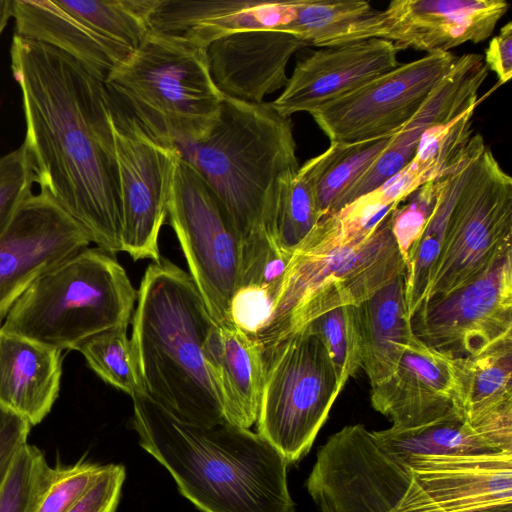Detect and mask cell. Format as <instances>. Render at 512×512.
Segmentation results:
<instances>
[{
	"label": "cell",
	"mask_w": 512,
	"mask_h": 512,
	"mask_svg": "<svg viewBox=\"0 0 512 512\" xmlns=\"http://www.w3.org/2000/svg\"><path fill=\"white\" fill-rule=\"evenodd\" d=\"M12 17V0H0V36Z\"/></svg>",
	"instance_id": "obj_45"
},
{
	"label": "cell",
	"mask_w": 512,
	"mask_h": 512,
	"mask_svg": "<svg viewBox=\"0 0 512 512\" xmlns=\"http://www.w3.org/2000/svg\"><path fill=\"white\" fill-rule=\"evenodd\" d=\"M62 360V350L0 327V405L42 422L59 395Z\"/></svg>",
	"instance_id": "obj_22"
},
{
	"label": "cell",
	"mask_w": 512,
	"mask_h": 512,
	"mask_svg": "<svg viewBox=\"0 0 512 512\" xmlns=\"http://www.w3.org/2000/svg\"><path fill=\"white\" fill-rule=\"evenodd\" d=\"M167 217L214 324L231 323L243 239L214 191L182 157L175 167Z\"/></svg>",
	"instance_id": "obj_11"
},
{
	"label": "cell",
	"mask_w": 512,
	"mask_h": 512,
	"mask_svg": "<svg viewBox=\"0 0 512 512\" xmlns=\"http://www.w3.org/2000/svg\"><path fill=\"white\" fill-rule=\"evenodd\" d=\"M362 338V368L371 387L385 381L396 369L412 336L402 271L357 306Z\"/></svg>",
	"instance_id": "obj_25"
},
{
	"label": "cell",
	"mask_w": 512,
	"mask_h": 512,
	"mask_svg": "<svg viewBox=\"0 0 512 512\" xmlns=\"http://www.w3.org/2000/svg\"><path fill=\"white\" fill-rule=\"evenodd\" d=\"M306 488L319 512H387L343 429L319 447Z\"/></svg>",
	"instance_id": "obj_26"
},
{
	"label": "cell",
	"mask_w": 512,
	"mask_h": 512,
	"mask_svg": "<svg viewBox=\"0 0 512 512\" xmlns=\"http://www.w3.org/2000/svg\"><path fill=\"white\" fill-rule=\"evenodd\" d=\"M126 472L122 465H104L101 473L68 512H116Z\"/></svg>",
	"instance_id": "obj_42"
},
{
	"label": "cell",
	"mask_w": 512,
	"mask_h": 512,
	"mask_svg": "<svg viewBox=\"0 0 512 512\" xmlns=\"http://www.w3.org/2000/svg\"><path fill=\"white\" fill-rule=\"evenodd\" d=\"M177 148L214 191L243 240L261 224L274 181L300 167L292 121L270 102L223 96L209 133Z\"/></svg>",
	"instance_id": "obj_4"
},
{
	"label": "cell",
	"mask_w": 512,
	"mask_h": 512,
	"mask_svg": "<svg viewBox=\"0 0 512 512\" xmlns=\"http://www.w3.org/2000/svg\"><path fill=\"white\" fill-rule=\"evenodd\" d=\"M454 359L456 410L474 427L512 434V336Z\"/></svg>",
	"instance_id": "obj_24"
},
{
	"label": "cell",
	"mask_w": 512,
	"mask_h": 512,
	"mask_svg": "<svg viewBox=\"0 0 512 512\" xmlns=\"http://www.w3.org/2000/svg\"><path fill=\"white\" fill-rule=\"evenodd\" d=\"M306 46L289 32L253 29L217 38L204 51L212 81L223 96L261 103L285 87L290 58Z\"/></svg>",
	"instance_id": "obj_19"
},
{
	"label": "cell",
	"mask_w": 512,
	"mask_h": 512,
	"mask_svg": "<svg viewBox=\"0 0 512 512\" xmlns=\"http://www.w3.org/2000/svg\"><path fill=\"white\" fill-rule=\"evenodd\" d=\"M103 466L80 460L73 465L54 467L51 482L35 512H68L95 482Z\"/></svg>",
	"instance_id": "obj_39"
},
{
	"label": "cell",
	"mask_w": 512,
	"mask_h": 512,
	"mask_svg": "<svg viewBox=\"0 0 512 512\" xmlns=\"http://www.w3.org/2000/svg\"><path fill=\"white\" fill-rule=\"evenodd\" d=\"M485 65L495 72L499 83L504 84L512 77V24L504 25L499 34L492 38L485 56Z\"/></svg>",
	"instance_id": "obj_44"
},
{
	"label": "cell",
	"mask_w": 512,
	"mask_h": 512,
	"mask_svg": "<svg viewBox=\"0 0 512 512\" xmlns=\"http://www.w3.org/2000/svg\"><path fill=\"white\" fill-rule=\"evenodd\" d=\"M410 328L424 344L452 358L512 336V253L465 286L420 304Z\"/></svg>",
	"instance_id": "obj_14"
},
{
	"label": "cell",
	"mask_w": 512,
	"mask_h": 512,
	"mask_svg": "<svg viewBox=\"0 0 512 512\" xmlns=\"http://www.w3.org/2000/svg\"><path fill=\"white\" fill-rule=\"evenodd\" d=\"M391 213L360 242L338 246L310 231L294 248L275 293L271 322L256 339L264 349L332 309L358 306L405 271Z\"/></svg>",
	"instance_id": "obj_6"
},
{
	"label": "cell",
	"mask_w": 512,
	"mask_h": 512,
	"mask_svg": "<svg viewBox=\"0 0 512 512\" xmlns=\"http://www.w3.org/2000/svg\"><path fill=\"white\" fill-rule=\"evenodd\" d=\"M10 55L35 183L98 248L121 252L118 165L104 83L64 52L17 34Z\"/></svg>",
	"instance_id": "obj_1"
},
{
	"label": "cell",
	"mask_w": 512,
	"mask_h": 512,
	"mask_svg": "<svg viewBox=\"0 0 512 512\" xmlns=\"http://www.w3.org/2000/svg\"><path fill=\"white\" fill-rule=\"evenodd\" d=\"M455 359L416 338L413 333L395 371L371 387L373 408L392 427L412 429L432 423L454 408Z\"/></svg>",
	"instance_id": "obj_20"
},
{
	"label": "cell",
	"mask_w": 512,
	"mask_h": 512,
	"mask_svg": "<svg viewBox=\"0 0 512 512\" xmlns=\"http://www.w3.org/2000/svg\"><path fill=\"white\" fill-rule=\"evenodd\" d=\"M139 445L167 469L202 512H295L288 463L257 432L226 420L184 421L145 391L132 396Z\"/></svg>",
	"instance_id": "obj_2"
},
{
	"label": "cell",
	"mask_w": 512,
	"mask_h": 512,
	"mask_svg": "<svg viewBox=\"0 0 512 512\" xmlns=\"http://www.w3.org/2000/svg\"><path fill=\"white\" fill-rule=\"evenodd\" d=\"M159 0H55L71 15L130 51L151 33L150 16Z\"/></svg>",
	"instance_id": "obj_32"
},
{
	"label": "cell",
	"mask_w": 512,
	"mask_h": 512,
	"mask_svg": "<svg viewBox=\"0 0 512 512\" xmlns=\"http://www.w3.org/2000/svg\"><path fill=\"white\" fill-rule=\"evenodd\" d=\"M379 448L396 460L422 455H465L512 451V436L472 426L454 407L417 428L372 431Z\"/></svg>",
	"instance_id": "obj_27"
},
{
	"label": "cell",
	"mask_w": 512,
	"mask_h": 512,
	"mask_svg": "<svg viewBox=\"0 0 512 512\" xmlns=\"http://www.w3.org/2000/svg\"><path fill=\"white\" fill-rule=\"evenodd\" d=\"M440 178L426 182L401 201L391 213V230L405 267L435 205Z\"/></svg>",
	"instance_id": "obj_38"
},
{
	"label": "cell",
	"mask_w": 512,
	"mask_h": 512,
	"mask_svg": "<svg viewBox=\"0 0 512 512\" xmlns=\"http://www.w3.org/2000/svg\"><path fill=\"white\" fill-rule=\"evenodd\" d=\"M88 366L106 383L131 397L144 388L138 373L127 328L99 332L78 344Z\"/></svg>",
	"instance_id": "obj_33"
},
{
	"label": "cell",
	"mask_w": 512,
	"mask_h": 512,
	"mask_svg": "<svg viewBox=\"0 0 512 512\" xmlns=\"http://www.w3.org/2000/svg\"><path fill=\"white\" fill-rule=\"evenodd\" d=\"M487 75L488 68L482 55L467 53L457 56L449 73L438 83L413 118L393 135L388 147L347 189L334 212L375 190L407 166L426 130L446 124L475 108L479 88Z\"/></svg>",
	"instance_id": "obj_18"
},
{
	"label": "cell",
	"mask_w": 512,
	"mask_h": 512,
	"mask_svg": "<svg viewBox=\"0 0 512 512\" xmlns=\"http://www.w3.org/2000/svg\"><path fill=\"white\" fill-rule=\"evenodd\" d=\"M474 110L471 108L458 118L423 133L410 163L425 182L440 178L470 150L477 137L472 128Z\"/></svg>",
	"instance_id": "obj_34"
},
{
	"label": "cell",
	"mask_w": 512,
	"mask_h": 512,
	"mask_svg": "<svg viewBox=\"0 0 512 512\" xmlns=\"http://www.w3.org/2000/svg\"><path fill=\"white\" fill-rule=\"evenodd\" d=\"M33 183L35 176L24 144L0 156V235L32 193Z\"/></svg>",
	"instance_id": "obj_40"
},
{
	"label": "cell",
	"mask_w": 512,
	"mask_h": 512,
	"mask_svg": "<svg viewBox=\"0 0 512 512\" xmlns=\"http://www.w3.org/2000/svg\"><path fill=\"white\" fill-rule=\"evenodd\" d=\"M207 369L224 419L249 429L256 423L264 378V349L232 323L210 329L204 344Z\"/></svg>",
	"instance_id": "obj_21"
},
{
	"label": "cell",
	"mask_w": 512,
	"mask_h": 512,
	"mask_svg": "<svg viewBox=\"0 0 512 512\" xmlns=\"http://www.w3.org/2000/svg\"><path fill=\"white\" fill-rule=\"evenodd\" d=\"M104 86L150 136L176 148L209 133L223 100L204 48L183 36L157 32L114 68Z\"/></svg>",
	"instance_id": "obj_5"
},
{
	"label": "cell",
	"mask_w": 512,
	"mask_h": 512,
	"mask_svg": "<svg viewBox=\"0 0 512 512\" xmlns=\"http://www.w3.org/2000/svg\"><path fill=\"white\" fill-rule=\"evenodd\" d=\"M324 344L309 327L264 349L257 433L293 464L305 456L341 391Z\"/></svg>",
	"instance_id": "obj_9"
},
{
	"label": "cell",
	"mask_w": 512,
	"mask_h": 512,
	"mask_svg": "<svg viewBox=\"0 0 512 512\" xmlns=\"http://www.w3.org/2000/svg\"><path fill=\"white\" fill-rule=\"evenodd\" d=\"M292 255L293 251L282 249L259 224L243 240L239 286L259 285L277 291Z\"/></svg>",
	"instance_id": "obj_37"
},
{
	"label": "cell",
	"mask_w": 512,
	"mask_h": 512,
	"mask_svg": "<svg viewBox=\"0 0 512 512\" xmlns=\"http://www.w3.org/2000/svg\"><path fill=\"white\" fill-rule=\"evenodd\" d=\"M306 326L324 344L343 389L347 380L362 367V338L357 306L332 309Z\"/></svg>",
	"instance_id": "obj_35"
},
{
	"label": "cell",
	"mask_w": 512,
	"mask_h": 512,
	"mask_svg": "<svg viewBox=\"0 0 512 512\" xmlns=\"http://www.w3.org/2000/svg\"><path fill=\"white\" fill-rule=\"evenodd\" d=\"M392 137L331 142L327 150L299 167L313 190L321 218L335 211L343 194L388 147Z\"/></svg>",
	"instance_id": "obj_29"
},
{
	"label": "cell",
	"mask_w": 512,
	"mask_h": 512,
	"mask_svg": "<svg viewBox=\"0 0 512 512\" xmlns=\"http://www.w3.org/2000/svg\"><path fill=\"white\" fill-rule=\"evenodd\" d=\"M15 34L52 46L104 83L132 51L97 33L51 0H12Z\"/></svg>",
	"instance_id": "obj_23"
},
{
	"label": "cell",
	"mask_w": 512,
	"mask_h": 512,
	"mask_svg": "<svg viewBox=\"0 0 512 512\" xmlns=\"http://www.w3.org/2000/svg\"><path fill=\"white\" fill-rule=\"evenodd\" d=\"M398 52L383 39L320 48L298 60L282 93L270 103L286 118L310 113L398 67Z\"/></svg>",
	"instance_id": "obj_17"
},
{
	"label": "cell",
	"mask_w": 512,
	"mask_h": 512,
	"mask_svg": "<svg viewBox=\"0 0 512 512\" xmlns=\"http://www.w3.org/2000/svg\"><path fill=\"white\" fill-rule=\"evenodd\" d=\"M313 190L298 170L281 174L267 192L261 224L287 251L294 248L320 221Z\"/></svg>",
	"instance_id": "obj_30"
},
{
	"label": "cell",
	"mask_w": 512,
	"mask_h": 512,
	"mask_svg": "<svg viewBox=\"0 0 512 512\" xmlns=\"http://www.w3.org/2000/svg\"><path fill=\"white\" fill-rule=\"evenodd\" d=\"M511 253L512 179L486 145L459 189L422 303L465 286Z\"/></svg>",
	"instance_id": "obj_10"
},
{
	"label": "cell",
	"mask_w": 512,
	"mask_h": 512,
	"mask_svg": "<svg viewBox=\"0 0 512 512\" xmlns=\"http://www.w3.org/2000/svg\"><path fill=\"white\" fill-rule=\"evenodd\" d=\"M90 243L82 227L48 191L31 193L0 235V327L40 276Z\"/></svg>",
	"instance_id": "obj_15"
},
{
	"label": "cell",
	"mask_w": 512,
	"mask_h": 512,
	"mask_svg": "<svg viewBox=\"0 0 512 512\" xmlns=\"http://www.w3.org/2000/svg\"><path fill=\"white\" fill-rule=\"evenodd\" d=\"M108 97L120 186L122 251L135 261L159 262V233L167 218L170 189L181 154L178 148L150 136Z\"/></svg>",
	"instance_id": "obj_12"
},
{
	"label": "cell",
	"mask_w": 512,
	"mask_h": 512,
	"mask_svg": "<svg viewBox=\"0 0 512 512\" xmlns=\"http://www.w3.org/2000/svg\"><path fill=\"white\" fill-rule=\"evenodd\" d=\"M508 9L503 0H395L364 22L358 41L383 39L399 50L449 52L488 39Z\"/></svg>",
	"instance_id": "obj_16"
},
{
	"label": "cell",
	"mask_w": 512,
	"mask_h": 512,
	"mask_svg": "<svg viewBox=\"0 0 512 512\" xmlns=\"http://www.w3.org/2000/svg\"><path fill=\"white\" fill-rule=\"evenodd\" d=\"M485 147L482 135L478 134L467 154L440 177L434 208L405 267V296L409 317L423 301L459 189L471 164Z\"/></svg>",
	"instance_id": "obj_28"
},
{
	"label": "cell",
	"mask_w": 512,
	"mask_h": 512,
	"mask_svg": "<svg viewBox=\"0 0 512 512\" xmlns=\"http://www.w3.org/2000/svg\"><path fill=\"white\" fill-rule=\"evenodd\" d=\"M456 59L450 51L426 54L309 114L330 142L355 143L392 136L418 112Z\"/></svg>",
	"instance_id": "obj_13"
},
{
	"label": "cell",
	"mask_w": 512,
	"mask_h": 512,
	"mask_svg": "<svg viewBox=\"0 0 512 512\" xmlns=\"http://www.w3.org/2000/svg\"><path fill=\"white\" fill-rule=\"evenodd\" d=\"M372 458L387 512H512V451Z\"/></svg>",
	"instance_id": "obj_8"
},
{
	"label": "cell",
	"mask_w": 512,
	"mask_h": 512,
	"mask_svg": "<svg viewBox=\"0 0 512 512\" xmlns=\"http://www.w3.org/2000/svg\"><path fill=\"white\" fill-rule=\"evenodd\" d=\"M293 20L275 30L320 48L357 42L362 24L376 11L366 1L294 0Z\"/></svg>",
	"instance_id": "obj_31"
},
{
	"label": "cell",
	"mask_w": 512,
	"mask_h": 512,
	"mask_svg": "<svg viewBox=\"0 0 512 512\" xmlns=\"http://www.w3.org/2000/svg\"><path fill=\"white\" fill-rule=\"evenodd\" d=\"M32 425L0 405V487L20 449L27 443Z\"/></svg>",
	"instance_id": "obj_43"
},
{
	"label": "cell",
	"mask_w": 512,
	"mask_h": 512,
	"mask_svg": "<svg viewBox=\"0 0 512 512\" xmlns=\"http://www.w3.org/2000/svg\"><path fill=\"white\" fill-rule=\"evenodd\" d=\"M275 293L276 290L270 287L239 286L230 302L231 323L256 340L271 322Z\"/></svg>",
	"instance_id": "obj_41"
},
{
	"label": "cell",
	"mask_w": 512,
	"mask_h": 512,
	"mask_svg": "<svg viewBox=\"0 0 512 512\" xmlns=\"http://www.w3.org/2000/svg\"><path fill=\"white\" fill-rule=\"evenodd\" d=\"M53 470L42 451L26 443L0 487V512H35L51 482Z\"/></svg>",
	"instance_id": "obj_36"
},
{
	"label": "cell",
	"mask_w": 512,
	"mask_h": 512,
	"mask_svg": "<svg viewBox=\"0 0 512 512\" xmlns=\"http://www.w3.org/2000/svg\"><path fill=\"white\" fill-rule=\"evenodd\" d=\"M213 325L189 273L167 259L148 265L130 339L144 391L178 418L203 426L225 420L204 357Z\"/></svg>",
	"instance_id": "obj_3"
},
{
	"label": "cell",
	"mask_w": 512,
	"mask_h": 512,
	"mask_svg": "<svg viewBox=\"0 0 512 512\" xmlns=\"http://www.w3.org/2000/svg\"><path fill=\"white\" fill-rule=\"evenodd\" d=\"M137 291L114 255L86 248L40 276L2 328L60 350L108 329L127 328Z\"/></svg>",
	"instance_id": "obj_7"
}]
</instances>
